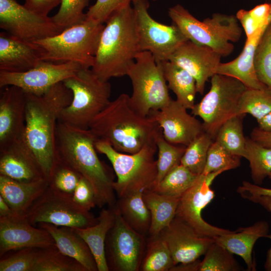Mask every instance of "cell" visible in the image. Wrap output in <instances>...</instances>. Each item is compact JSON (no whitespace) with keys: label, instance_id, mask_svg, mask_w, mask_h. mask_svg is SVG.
Returning <instances> with one entry per match:
<instances>
[{"label":"cell","instance_id":"obj_1","mask_svg":"<svg viewBox=\"0 0 271 271\" xmlns=\"http://www.w3.org/2000/svg\"><path fill=\"white\" fill-rule=\"evenodd\" d=\"M26 93L24 139L48 181L57 161V124L72 93L62 82L41 95Z\"/></svg>","mask_w":271,"mask_h":271},{"label":"cell","instance_id":"obj_2","mask_svg":"<svg viewBox=\"0 0 271 271\" xmlns=\"http://www.w3.org/2000/svg\"><path fill=\"white\" fill-rule=\"evenodd\" d=\"M96 140L89 128L79 129L58 121L55 134L57 158L91 184L97 207H113L116 203L114 176L111 168L99 159Z\"/></svg>","mask_w":271,"mask_h":271},{"label":"cell","instance_id":"obj_3","mask_svg":"<svg viewBox=\"0 0 271 271\" xmlns=\"http://www.w3.org/2000/svg\"><path fill=\"white\" fill-rule=\"evenodd\" d=\"M89 129L97 140L110 144L115 150L134 154L155 142L161 129L152 118L141 115L132 106L130 96L119 95L93 118Z\"/></svg>","mask_w":271,"mask_h":271},{"label":"cell","instance_id":"obj_4","mask_svg":"<svg viewBox=\"0 0 271 271\" xmlns=\"http://www.w3.org/2000/svg\"><path fill=\"white\" fill-rule=\"evenodd\" d=\"M92 70L101 79L126 75L141 52L136 14L130 4L114 12L105 21Z\"/></svg>","mask_w":271,"mask_h":271},{"label":"cell","instance_id":"obj_5","mask_svg":"<svg viewBox=\"0 0 271 271\" xmlns=\"http://www.w3.org/2000/svg\"><path fill=\"white\" fill-rule=\"evenodd\" d=\"M103 24L85 19L56 35L33 42L42 61L53 63L73 62L83 68H91Z\"/></svg>","mask_w":271,"mask_h":271},{"label":"cell","instance_id":"obj_6","mask_svg":"<svg viewBox=\"0 0 271 271\" xmlns=\"http://www.w3.org/2000/svg\"><path fill=\"white\" fill-rule=\"evenodd\" d=\"M168 13L173 23L189 40L208 46L222 57L233 51L232 42H238L242 34V28L234 15L214 13L201 21L180 4L169 8Z\"/></svg>","mask_w":271,"mask_h":271},{"label":"cell","instance_id":"obj_7","mask_svg":"<svg viewBox=\"0 0 271 271\" xmlns=\"http://www.w3.org/2000/svg\"><path fill=\"white\" fill-rule=\"evenodd\" d=\"M95 147L112 165L117 178L113 188L118 198L153 189L157 176L155 142L131 154L118 152L108 143L99 140L95 141Z\"/></svg>","mask_w":271,"mask_h":271},{"label":"cell","instance_id":"obj_8","mask_svg":"<svg viewBox=\"0 0 271 271\" xmlns=\"http://www.w3.org/2000/svg\"><path fill=\"white\" fill-rule=\"evenodd\" d=\"M72 93L70 103L62 111L59 121L87 129L93 118L108 104L111 87L90 68H82L63 81Z\"/></svg>","mask_w":271,"mask_h":271},{"label":"cell","instance_id":"obj_9","mask_svg":"<svg viewBox=\"0 0 271 271\" xmlns=\"http://www.w3.org/2000/svg\"><path fill=\"white\" fill-rule=\"evenodd\" d=\"M126 75L131 82L130 96L133 107L142 115L159 110L172 99L161 62L157 61L149 51H141L128 69Z\"/></svg>","mask_w":271,"mask_h":271},{"label":"cell","instance_id":"obj_10","mask_svg":"<svg viewBox=\"0 0 271 271\" xmlns=\"http://www.w3.org/2000/svg\"><path fill=\"white\" fill-rule=\"evenodd\" d=\"M246 87L239 80L215 73L211 77V87L201 100L191 109L203 120L205 131L215 140L221 126L236 115L240 99Z\"/></svg>","mask_w":271,"mask_h":271},{"label":"cell","instance_id":"obj_11","mask_svg":"<svg viewBox=\"0 0 271 271\" xmlns=\"http://www.w3.org/2000/svg\"><path fill=\"white\" fill-rule=\"evenodd\" d=\"M35 226L47 223L58 226L85 228L97 224L98 218L76 204L72 196L49 186L35 201L25 215Z\"/></svg>","mask_w":271,"mask_h":271},{"label":"cell","instance_id":"obj_12","mask_svg":"<svg viewBox=\"0 0 271 271\" xmlns=\"http://www.w3.org/2000/svg\"><path fill=\"white\" fill-rule=\"evenodd\" d=\"M141 51H149L157 61L169 60L172 54L189 40L174 24L167 25L155 20L149 14L148 0L133 4Z\"/></svg>","mask_w":271,"mask_h":271},{"label":"cell","instance_id":"obj_13","mask_svg":"<svg viewBox=\"0 0 271 271\" xmlns=\"http://www.w3.org/2000/svg\"><path fill=\"white\" fill-rule=\"evenodd\" d=\"M115 222L105 241L109 270L138 271L145 254L144 235L132 228L115 207Z\"/></svg>","mask_w":271,"mask_h":271},{"label":"cell","instance_id":"obj_14","mask_svg":"<svg viewBox=\"0 0 271 271\" xmlns=\"http://www.w3.org/2000/svg\"><path fill=\"white\" fill-rule=\"evenodd\" d=\"M0 27L15 37L32 43L63 31L51 17L37 14L16 0H0Z\"/></svg>","mask_w":271,"mask_h":271},{"label":"cell","instance_id":"obj_15","mask_svg":"<svg viewBox=\"0 0 271 271\" xmlns=\"http://www.w3.org/2000/svg\"><path fill=\"white\" fill-rule=\"evenodd\" d=\"M223 171L198 176L195 183L180 198L176 216L192 226L199 234L211 237L232 232L206 222L202 217V210L214 197L210 186Z\"/></svg>","mask_w":271,"mask_h":271},{"label":"cell","instance_id":"obj_16","mask_svg":"<svg viewBox=\"0 0 271 271\" xmlns=\"http://www.w3.org/2000/svg\"><path fill=\"white\" fill-rule=\"evenodd\" d=\"M82 68L79 64L73 62L57 63L42 61L36 67L24 72L0 71V87L14 85L27 93L41 95Z\"/></svg>","mask_w":271,"mask_h":271},{"label":"cell","instance_id":"obj_17","mask_svg":"<svg viewBox=\"0 0 271 271\" xmlns=\"http://www.w3.org/2000/svg\"><path fill=\"white\" fill-rule=\"evenodd\" d=\"M187 109L177 100L171 99L160 109L151 111L148 116L158 123L167 142L187 147L205 131L203 123Z\"/></svg>","mask_w":271,"mask_h":271},{"label":"cell","instance_id":"obj_18","mask_svg":"<svg viewBox=\"0 0 271 271\" xmlns=\"http://www.w3.org/2000/svg\"><path fill=\"white\" fill-rule=\"evenodd\" d=\"M159 235L167 243L176 265L197 260L215 241L176 216Z\"/></svg>","mask_w":271,"mask_h":271},{"label":"cell","instance_id":"obj_19","mask_svg":"<svg viewBox=\"0 0 271 271\" xmlns=\"http://www.w3.org/2000/svg\"><path fill=\"white\" fill-rule=\"evenodd\" d=\"M56 246L45 229L35 227L25 215L16 214L0 217V257L8 252L27 247L47 248Z\"/></svg>","mask_w":271,"mask_h":271},{"label":"cell","instance_id":"obj_20","mask_svg":"<svg viewBox=\"0 0 271 271\" xmlns=\"http://www.w3.org/2000/svg\"><path fill=\"white\" fill-rule=\"evenodd\" d=\"M222 57L208 46L188 40L168 60L189 73L195 80L197 92L203 94L206 82L216 73Z\"/></svg>","mask_w":271,"mask_h":271},{"label":"cell","instance_id":"obj_21","mask_svg":"<svg viewBox=\"0 0 271 271\" xmlns=\"http://www.w3.org/2000/svg\"><path fill=\"white\" fill-rule=\"evenodd\" d=\"M0 175L23 182L46 179L24 137L0 149Z\"/></svg>","mask_w":271,"mask_h":271},{"label":"cell","instance_id":"obj_22","mask_svg":"<svg viewBox=\"0 0 271 271\" xmlns=\"http://www.w3.org/2000/svg\"><path fill=\"white\" fill-rule=\"evenodd\" d=\"M0 97V149L24 137L27 93L14 86L5 87Z\"/></svg>","mask_w":271,"mask_h":271},{"label":"cell","instance_id":"obj_23","mask_svg":"<svg viewBox=\"0 0 271 271\" xmlns=\"http://www.w3.org/2000/svg\"><path fill=\"white\" fill-rule=\"evenodd\" d=\"M40 52L35 44L0 33V71L21 72L33 68L41 62Z\"/></svg>","mask_w":271,"mask_h":271},{"label":"cell","instance_id":"obj_24","mask_svg":"<svg viewBox=\"0 0 271 271\" xmlns=\"http://www.w3.org/2000/svg\"><path fill=\"white\" fill-rule=\"evenodd\" d=\"M269 23L260 28L252 36L246 39L240 55L231 61L221 63L216 69V73L235 78L240 81L247 88H266L256 76L253 62L257 47Z\"/></svg>","mask_w":271,"mask_h":271},{"label":"cell","instance_id":"obj_25","mask_svg":"<svg viewBox=\"0 0 271 271\" xmlns=\"http://www.w3.org/2000/svg\"><path fill=\"white\" fill-rule=\"evenodd\" d=\"M261 237L271 238L269 225L265 221H259L247 227L239 228L231 233L213 237L215 241L233 254L244 260L249 270H255V264L252 253L256 241Z\"/></svg>","mask_w":271,"mask_h":271},{"label":"cell","instance_id":"obj_26","mask_svg":"<svg viewBox=\"0 0 271 271\" xmlns=\"http://www.w3.org/2000/svg\"><path fill=\"white\" fill-rule=\"evenodd\" d=\"M38 225L51 235L61 252L75 259L87 271H98L96 260L90 248L74 228L47 223H40Z\"/></svg>","mask_w":271,"mask_h":271},{"label":"cell","instance_id":"obj_27","mask_svg":"<svg viewBox=\"0 0 271 271\" xmlns=\"http://www.w3.org/2000/svg\"><path fill=\"white\" fill-rule=\"evenodd\" d=\"M49 186L47 179L32 182L18 181L0 175V196L14 213L25 215Z\"/></svg>","mask_w":271,"mask_h":271},{"label":"cell","instance_id":"obj_28","mask_svg":"<svg viewBox=\"0 0 271 271\" xmlns=\"http://www.w3.org/2000/svg\"><path fill=\"white\" fill-rule=\"evenodd\" d=\"M97 218V224L85 228H74V230L90 248L96 260L98 271H108L105 241L108 232L115 222L114 207L103 208Z\"/></svg>","mask_w":271,"mask_h":271},{"label":"cell","instance_id":"obj_29","mask_svg":"<svg viewBox=\"0 0 271 271\" xmlns=\"http://www.w3.org/2000/svg\"><path fill=\"white\" fill-rule=\"evenodd\" d=\"M143 197L151 217L149 233L151 236H158L175 217L180 198L161 194L150 189L144 191Z\"/></svg>","mask_w":271,"mask_h":271},{"label":"cell","instance_id":"obj_30","mask_svg":"<svg viewBox=\"0 0 271 271\" xmlns=\"http://www.w3.org/2000/svg\"><path fill=\"white\" fill-rule=\"evenodd\" d=\"M161 62L168 88L176 94L179 103L191 109L197 93L195 79L186 70L169 60Z\"/></svg>","mask_w":271,"mask_h":271},{"label":"cell","instance_id":"obj_31","mask_svg":"<svg viewBox=\"0 0 271 271\" xmlns=\"http://www.w3.org/2000/svg\"><path fill=\"white\" fill-rule=\"evenodd\" d=\"M143 191L119 198L115 205L125 221L137 232L149 233L151 217L143 199Z\"/></svg>","mask_w":271,"mask_h":271},{"label":"cell","instance_id":"obj_32","mask_svg":"<svg viewBox=\"0 0 271 271\" xmlns=\"http://www.w3.org/2000/svg\"><path fill=\"white\" fill-rule=\"evenodd\" d=\"M198 175L180 164L152 189L161 194L180 198L195 183Z\"/></svg>","mask_w":271,"mask_h":271},{"label":"cell","instance_id":"obj_33","mask_svg":"<svg viewBox=\"0 0 271 271\" xmlns=\"http://www.w3.org/2000/svg\"><path fill=\"white\" fill-rule=\"evenodd\" d=\"M150 237L140 270H171L176 264L167 243L159 235Z\"/></svg>","mask_w":271,"mask_h":271},{"label":"cell","instance_id":"obj_34","mask_svg":"<svg viewBox=\"0 0 271 271\" xmlns=\"http://www.w3.org/2000/svg\"><path fill=\"white\" fill-rule=\"evenodd\" d=\"M244 115H235L227 120L219 128L215 141L233 155L245 158L246 138L243 135L242 125Z\"/></svg>","mask_w":271,"mask_h":271},{"label":"cell","instance_id":"obj_35","mask_svg":"<svg viewBox=\"0 0 271 271\" xmlns=\"http://www.w3.org/2000/svg\"><path fill=\"white\" fill-rule=\"evenodd\" d=\"M246 159L249 161L251 178L260 185L271 172V148L264 147L251 138H246Z\"/></svg>","mask_w":271,"mask_h":271},{"label":"cell","instance_id":"obj_36","mask_svg":"<svg viewBox=\"0 0 271 271\" xmlns=\"http://www.w3.org/2000/svg\"><path fill=\"white\" fill-rule=\"evenodd\" d=\"M155 143L158 152L157 176L154 187L174 167L180 164L186 148L185 146L174 145L167 142L163 137L162 129L157 134Z\"/></svg>","mask_w":271,"mask_h":271},{"label":"cell","instance_id":"obj_37","mask_svg":"<svg viewBox=\"0 0 271 271\" xmlns=\"http://www.w3.org/2000/svg\"><path fill=\"white\" fill-rule=\"evenodd\" d=\"M33 271H87L75 259L61 252L56 246L41 248Z\"/></svg>","mask_w":271,"mask_h":271},{"label":"cell","instance_id":"obj_38","mask_svg":"<svg viewBox=\"0 0 271 271\" xmlns=\"http://www.w3.org/2000/svg\"><path fill=\"white\" fill-rule=\"evenodd\" d=\"M271 111V90L246 88L238 105L236 115L251 114L257 120Z\"/></svg>","mask_w":271,"mask_h":271},{"label":"cell","instance_id":"obj_39","mask_svg":"<svg viewBox=\"0 0 271 271\" xmlns=\"http://www.w3.org/2000/svg\"><path fill=\"white\" fill-rule=\"evenodd\" d=\"M214 141L209 134L203 132L186 147L180 164L196 175L202 174L209 149Z\"/></svg>","mask_w":271,"mask_h":271},{"label":"cell","instance_id":"obj_40","mask_svg":"<svg viewBox=\"0 0 271 271\" xmlns=\"http://www.w3.org/2000/svg\"><path fill=\"white\" fill-rule=\"evenodd\" d=\"M198 271H237L241 268L233 253L214 241L208 248Z\"/></svg>","mask_w":271,"mask_h":271},{"label":"cell","instance_id":"obj_41","mask_svg":"<svg viewBox=\"0 0 271 271\" xmlns=\"http://www.w3.org/2000/svg\"><path fill=\"white\" fill-rule=\"evenodd\" d=\"M253 64L258 79L271 90V22L257 47Z\"/></svg>","mask_w":271,"mask_h":271},{"label":"cell","instance_id":"obj_42","mask_svg":"<svg viewBox=\"0 0 271 271\" xmlns=\"http://www.w3.org/2000/svg\"><path fill=\"white\" fill-rule=\"evenodd\" d=\"M240 158L231 153L220 143L214 140L209 149L202 174L207 175L219 171L224 172L235 169L240 165Z\"/></svg>","mask_w":271,"mask_h":271},{"label":"cell","instance_id":"obj_43","mask_svg":"<svg viewBox=\"0 0 271 271\" xmlns=\"http://www.w3.org/2000/svg\"><path fill=\"white\" fill-rule=\"evenodd\" d=\"M90 0H61L58 12L51 19L62 30L80 23L86 19L84 9Z\"/></svg>","mask_w":271,"mask_h":271},{"label":"cell","instance_id":"obj_44","mask_svg":"<svg viewBox=\"0 0 271 271\" xmlns=\"http://www.w3.org/2000/svg\"><path fill=\"white\" fill-rule=\"evenodd\" d=\"M41 248H24L1 257L0 271H33Z\"/></svg>","mask_w":271,"mask_h":271},{"label":"cell","instance_id":"obj_45","mask_svg":"<svg viewBox=\"0 0 271 271\" xmlns=\"http://www.w3.org/2000/svg\"><path fill=\"white\" fill-rule=\"evenodd\" d=\"M82 176L57 158V161L48 180L49 186L64 193L73 195Z\"/></svg>","mask_w":271,"mask_h":271},{"label":"cell","instance_id":"obj_46","mask_svg":"<svg viewBox=\"0 0 271 271\" xmlns=\"http://www.w3.org/2000/svg\"><path fill=\"white\" fill-rule=\"evenodd\" d=\"M138 0H96L86 13V19L104 24L115 11Z\"/></svg>","mask_w":271,"mask_h":271},{"label":"cell","instance_id":"obj_47","mask_svg":"<svg viewBox=\"0 0 271 271\" xmlns=\"http://www.w3.org/2000/svg\"><path fill=\"white\" fill-rule=\"evenodd\" d=\"M74 202L82 208L90 211L96 206L95 192L91 184L81 176L72 195Z\"/></svg>","mask_w":271,"mask_h":271},{"label":"cell","instance_id":"obj_48","mask_svg":"<svg viewBox=\"0 0 271 271\" xmlns=\"http://www.w3.org/2000/svg\"><path fill=\"white\" fill-rule=\"evenodd\" d=\"M61 0H25L24 6L29 9L41 15L48 14L58 5Z\"/></svg>","mask_w":271,"mask_h":271},{"label":"cell","instance_id":"obj_49","mask_svg":"<svg viewBox=\"0 0 271 271\" xmlns=\"http://www.w3.org/2000/svg\"><path fill=\"white\" fill-rule=\"evenodd\" d=\"M237 192L244 198L249 199L259 196L271 195V189L263 188L256 184L244 181L237 189Z\"/></svg>","mask_w":271,"mask_h":271},{"label":"cell","instance_id":"obj_50","mask_svg":"<svg viewBox=\"0 0 271 271\" xmlns=\"http://www.w3.org/2000/svg\"><path fill=\"white\" fill-rule=\"evenodd\" d=\"M249 200L259 204L268 211L271 212V195L254 197L250 198ZM264 267L266 270L271 271V247L267 252Z\"/></svg>","mask_w":271,"mask_h":271},{"label":"cell","instance_id":"obj_51","mask_svg":"<svg viewBox=\"0 0 271 271\" xmlns=\"http://www.w3.org/2000/svg\"><path fill=\"white\" fill-rule=\"evenodd\" d=\"M250 138L261 145L271 148V131L255 127L251 132Z\"/></svg>","mask_w":271,"mask_h":271},{"label":"cell","instance_id":"obj_52","mask_svg":"<svg viewBox=\"0 0 271 271\" xmlns=\"http://www.w3.org/2000/svg\"><path fill=\"white\" fill-rule=\"evenodd\" d=\"M257 121L259 128L265 131H271V111Z\"/></svg>","mask_w":271,"mask_h":271},{"label":"cell","instance_id":"obj_53","mask_svg":"<svg viewBox=\"0 0 271 271\" xmlns=\"http://www.w3.org/2000/svg\"><path fill=\"white\" fill-rule=\"evenodd\" d=\"M14 214L9 205L0 196V217L8 216Z\"/></svg>","mask_w":271,"mask_h":271},{"label":"cell","instance_id":"obj_54","mask_svg":"<svg viewBox=\"0 0 271 271\" xmlns=\"http://www.w3.org/2000/svg\"><path fill=\"white\" fill-rule=\"evenodd\" d=\"M269 178L271 180V172L268 176Z\"/></svg>","mask_w":271,"mask_h":271},{"label":"cell","instance_id":"obj_55","mask_svg":"<svg viewBox=\"0 0 271 271\" xmlns=\"http://www.w3.org/2000/svg\"><path fill=\"white\" fill-rule=\"evenodd\" d=\"M152 1H153V2H156V1H157L158 0H152Z\"/></svg>","mask_w":271,"mask_h":271}]
</instances>
